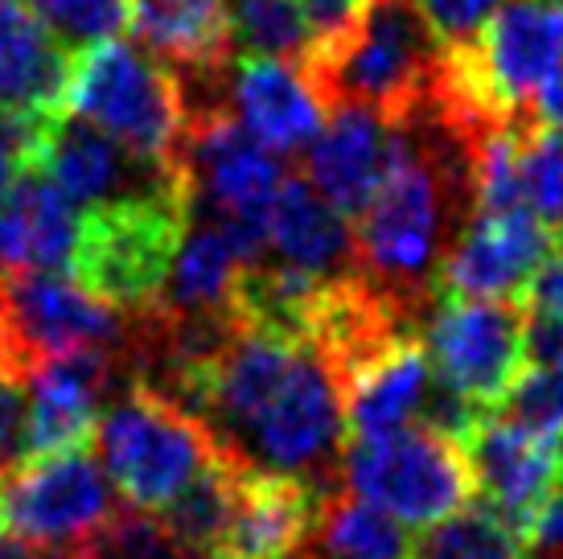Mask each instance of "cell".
<instances>
[{"instance_id":"obj_16","label":"cell","mask_w":563,"mask_h":559,"mask_svg":"<svg viewBox=\"0 0 563 559\" xmlns=\"http://www.w3.org/2000/svg\"><path fill=\"white\" fill-rule=\"evenodd\" d=\"M272 264L292 267L313 280H345L358 276V243L350 231V218L313 189L305 173H288L280 194L267 215V255Z\"/></svg>"},{"instance_id":"obj_13","label":"cell","mask_w":563,"mask_h":559,"mask_svg":"<svg viewBox=\"0 0 563 559\" xmlns=\"http://www.w3.org/2000/svg\"><path fill=\"white\" fill-rule=\"evenodd\" d=\"M555 234L531 210H473L440 267V293L477 300H527Z\"/></svg>"},{"instance_id":"obj_25","label":"cell","mask_w":563,"mask_h":559,"mask_svg":"<svg viewBox=\"0 0 563 559\" xmlns=\"http://www.w3.org/2000/svg\"><path fill=\"white\" fill-rule=\"evenodd\" d=\"M227 21L235 54L300 66L313 50V30L300 0H227Z\"/></svg>"},{"instance_id":"obj_11","label":"cell","mask_w":563,"mask_h":559,"mask_svg":"<svg viewBox=\"0 0 563 559\" xmlns=\"http://www.w3.org/2000/svg\"><path fill=\"white\" fill-rule=\"evenodd\" d=\"M465 457L473 497H482L485 511L498 514L518 539L543 511V502L563 485V440L531 432L498 412H489L470 432Z\"/></svg>"},{"instance_id":"obj_8","label":"cell","mask_w":563,"mask_h":559,"mask_svg":"<svg viewBox=\"0 0 563 559\" xmlns=\"http://www.w3.org/2000/svg\"><path fill=\"white\" fill-rule=\"evenodd\" d=\"M132 317L87 293L66 272H0V354L25 374L58 354L124 350Z\"/></svg>"},{"instance_id":"obj_18","label":"cell","mask_w":563,"mask_h":559,"mask_svg":"<svg viewBox=\"0 0 563 559\" xmlns=\"http://www.w3.org/2000/svg\"><path fill=\"white\" fill-rule=\"evenodd\" d=\"M153 58L169 66L177 83L222 75L239 54L231 46L227 0H132V25Z\"/></svg>"},{"instance_id":"obj_26","label":"cell","mask_w":563,"mask_h":559,"mask_svg":"<svg viewBox=\"0 0 563 559\" xmlns=\"http://www.w3.org/2000/svg\"><path fill=\"white\" fill-rule=\"evenodd\" d=\"M518 186L522 206L563 239V128L543 116H527L518 124Z\"/></svg>"},{"instance_id":"obj_34","label":"cell","mask_w":563,"mask_h":559,"mask_svg":"<svg viewBox=\"0 0 563 559\" xmlns=\"http://www.w3.org/2000/svg\"><path fill=\"white\" fill-rule=\"evenodd\" d=\"M362 4H366V0H300L305 21H309V30H313V50L338 46L345 33L358 25ZM313 50H309V54H313Z\"/></svg>"},{"instance_id":"obj_6","label":"cell","mask_w":563,"mask_h":559,"mask_svg":"<svg viewBox=\"0 0 563 559\" xmlns=\"http://www.w3.org/2000/svg\"><path fill=\"white\" fill-rule=\"evenodd\" d=\"M342 485L404 527H432L473 502L465 445L423 424L378 440H350L342 452Z\"/></svg>"},{"instance_id":"obj_1","label":"cell","mask_w":563,"mask_h":559,"mask_svg":"<svg viewBox=\"0 0 563 559\" xmlns=\"http://www.w3.org/2000/svg\"><path fill=\"white\" fill-rule=\"evenodd\" d=\"M181 407L247 478H280L313 494L342 485L345 387L317 346L239 321L231 342L194 374Z\"/></svg>"},{"instance_id":"obj_12","label":"cell","mask_w":563,"mask_h":559,"mask_svg":"<svg viewBox=\"0 0 563 559\" xmlns=\"http://www.w3.org/2000/svg\"><path fill=\"white\" fill-rule=\"evenodd\" d=\"M128 383L132 374L124 366V350H79L37 362L25 374L30 457L91 445L103 407Z\"/></svg>"},{"instance_id":"obj_22","label":"cell","mask_w":563,"mask_h":559,"mask_svg":"<svg viewBox=\"0 0 563 559\" xmlns=\"http://www.w3.org/2000/svg\"><path fill=\"white\" fill-rule=\"evenodd\" d=\"M243 260L222 234L219 222L189 215L181 248L173 255L169 276L161 284L157 313L165 317H222L235 313V288Z\"/></svg>"},{"instance_id":"obj_23","label":"cell","mask_w":563,"mask_h":559,"mask_svg":"<svg viewBox=\"0 0 563 559\" xmlns=\"http://www.w3.org/2000/svg\"><path fill=\"white\" fill-rule=\"evenodd\" d=\"M305 551L321 559H411V535L387 511L333 485L317 502Z\"/></svg>"},{"instance_id":"obj_28","label":"cell","mask_w":563,"mask_h":559,"mask_svg":"<svg viewBox=\"0 0 563 559\" xmlns=\"http://www.w3.org/2000/svg\"><path fill=\"white\" fill-rule=\"evenodd\" d=\"M25 9L75 58L82 50L115 42L132 25V0H25Z\"/></svg>"},{"instance_id":"obj_33","label":"cell","mask_w":563,"mask_h":559,"mask_svg":"<svg viewBox=\"0 0 563 559\" xmlns=\"http://www.w3.org/2000/svg\"><path fill=\"white\" fill-rule=\"evenodd\" d=\"M30 461V399L25 383L0 379V478Z\"/></svg>"},{"instance_id":"obj_24","label":"cell","mask_w":563,"mask_h":559,"mask_svg":"<svg viewBox=\"0 0 563 559\" xmlns=\"http://www.w3.org/2000/svg\"><path fill=\"white\" fill-rule=\"evenodd\" d=\"M239 478H243L239 469H231L222 457H214L181 494L173 497L169 506L157 511L161 527L169 530L189 559H219L231 514H235Z\"/></svg>"},{"instance_id":"obj_4","label":"cell","mask_w":563,"mask_h":559,"mask_svg":"<svg viewBox=\"0 0 563 559\" xmlns=\"http://www.w3.org/2000/svg\"><path fill=\"white\" fill-rule=\"evenodd\" d=\"M66 116L91 120L136 156L177 165L189 128L186 95L169 66L136 42H103L75 58Z\"/></svg>"},{"instance_id":"obj_17","label":"cell","mask_w":563,"mask_h":559,"mask_svg":"<svg viewBox=\"0 0 563 559\" xmlns=\"http://www.w3.org/2000/svg\"><path fill=\"white\" fill-rule=\"evenodd\" d=\"M79 231V206L42 169H30L0 194V272H66Z\"/></svg>"},{"instance_id":"obj_14","label":"cell","mask_w":563,"mask_h":559,"mask_svg":"<svg viewBox=\"0 0 563 559\" xmlns=\"http://www.w3.org/2000/svg\"><path fill=\"white\" fill-rule=\"evenodd\" d=\"M227 116L276 156L309 149L325 124V108L300 66L239 54L227 70Z\"/></svg>"},{"instance_id":"obj_3","label":"cell","mask_w":563,"mask_h":559,"mask_svg":"<svg viewBox=\"0 0 563 559\" xmlns=\"http://www.w3.org/2000/svg\"><path fill=\"white\" fill-rule=\"evenodd\" d=\"M91 440L120 502L148 514L169 506L219 457L186 407L161 399L141 383H128L111 395Z\"/></svg>"},{"instance_id":"obj_7","label":"cell","mask_w":563,"mask_h":559,"mask_svg":"<svg viewBox=\"0 0 563 559\" xmlns=\"http://www.w3.org/2000/svg\"><path fill=\"white\" fill-rule=\"evenodd\" d=\"M189 222V202H128L82 215L75 280L124 317L157 309Z\"/></svg>"},{"instance_id":"obj_31","label":"cell","mask_w":563,"mask_h":559,"mask_svg":"<svg viewBox=\"0 0 563 559\" xmlns=\"http://www.w3.org/2000/svg\"><path fill=\"white\" fill-rule=\"evenodd\" d=\"M49 120L54 116H42V111L0 108V194L13 182H21L30 169H37Z\"/></svg>"},{"instance_id":"obj_32","label":"cell","mask_w":563,"mask_h":559,"mask_svg":"<svg viewBox=\"0 0 563 559\" xmlns=\"http://www.w3.org/2000/svg\"><path fill=\"white\" fill-rule=\"evenodd\" d=\"M501 4L506 0H416V9L423 13L428 30L437 33L444 50L473 46Z\"/></svg>"},{"instance_id":"obj_19","label":"cell","mask_w":563,"mask_h":559,"mask_svg":"<svg viewBox=\"0 0 563 559\" xmlns=\"http://www.w3.org/2000/svg\"><path fill=\"white\" fill-rule=\"evenodd\" d=\"M432 387V362L423 338H404L375 354L362 371L345 379V424L354 440H378L420 424L423 399Z\"/></svg>"},{"instance_id":"obj_10","label":"cell","mask_w":563,"mask_h":559,"mask_svg":"<svg viewBox=\"0 0 563 559\" xmlns=\"http://www.w3.org/2000/svg\"><path fill=\"white\" fill-rule=\"evenodd\" d=\"M37 169L87 210L128 202H189L186 177L177 165L136 156L115 136L79 116H54L46 124Z\"/></svg>"},{"instance_id":"obj_15","label":"cell","mask_w":563,"mask_h":559,"mask_svg":"<svg viewBox=\"0 0 563 559\" xmlns=\"http://www.w3.org/2000/svg\"><path fill=\"white\" fill-rule=\"evenodd\" d=\"M395 124L371 108H333L305 156V177L342 218L358 222L391 169Z\"/></svg>"},{"instance_id":"obj_5","label":"cell","mask_w":563,"mask_h":559,"mask_svg":"<svg viewBox=\"0 0 563 559\" xmlns=\"http://www.w3.org/2000/svg\"><path fill=\"white\" fill-rule=\"evenodd\" d=\"M124 502L91 449L30 457L0 478V530L46 559H75Z\"/></svg>"},{"instance_id":"obj_9","label":"cell","mask_w":563,"mask_h":559,"mask_svg":"<svg viewBox=\"0 0 563 559\" xmlns=\"http://www.w3.org/2000/svg\"><path fill=\"white\" fill-rule=\"evenodd\" d=\"M527 300L437 296L423 321V350L444 387L494 412L527 371Z\"/></svg>"},{"instance_id":"obj_21","label":"cell","mask_w":563,"mask_h":559,"mask_svg":"<svg viewBox=\"0 0 563 559\" xmlns=\"http://www.w3.org/2000/svg\"><path fill=\"white\" fill-rule=\"evenodd\" d=\"M321 494L280 478H239V497L219 559H288L305 551Z\"/></svg>"},{"instance_id":"obj_38","label":"cell","mask_w":563,"mask_h":559,"mask_svg":"<svg viewBox=\"0 0 563 559\" xmlns=\"http://www.w3.org/2000/svg\"><path fill=\"white\" fill-rule=\"evenodd\" d=\"M288 559H321V556H313V551H297V556H288Z\"/></svg>"},{"instance_id":"obj_35","label":"cell","mask_w":563,"mask_h":559,"mask_svg":"<svg viewBox=\"0 0 563 559\" xmlns=\"http://www.w3.org/2000/svg\"><path fill=\"white\" fill-rule=\"evenodd\" d=\"M527 366H563V313H527Z\"/></svg>"},{"instance_id":"obj_20","label":"cell","mask_w":563,"mask_h":559,"mask_svg":"<svg viewBox=\"0 0 563 559\" xmlns=\"http://www.w3.org/2000/svg\"><path fill=\"white\" fill-rule=\"evenodd\" d=\"M75 54L25 9V0H0V108L66 116V87Z\"/></svg>"},{"instance_id":"obj_27","label":"cell","mask_w":563,"mask_h":559,"mask_svg":"<svg viewBox=\"0 0 563 559\" xmlns=\"http://www.w3.org/2000/svg\"><path fill=\"white\" fill-rule=\"evenodd\" d=\"M522 539L501 523L494 511L465 506V511L440 518L423 530L420 539H411V559H518Z\"/></svg>"},{"instance_id":"obj_30","label":"cell","mask_w":563,"mask_h":559,"mask_svg":"<svg viewBox=\"0 0 563 559\" xmlns=\"http://www.w3.org/2000/svg\"><path fill=\"white\" fill-rule=\"evenodd\" d=\"M494 412L531 432L563 440V366H527Z\"/></svg>"},{"instance_id":"obj_29","label":"cell","mask_w":563,"mask_h":559,"mask_svg":"<svg viewBox=\"0 0 563 559\" xmlns=\"http://www.w3.org/2000/svg\"><path fill=\"white\" fill-rule=\"evenodd\" d=\"M75 559H189L157 514L120 506L108 527H99Z\"/></svg>"},{"instance_id":"obj_37","label":"cell","mask_w":563,"mask_h":559,"mask_svg":"<svg viewBox=\"0 0 563 559\" xmlns=\"http://www.w3.org/2000/svg\"><path fill=\"white\" fill-rule=\"evenodd\" d=\"M0 559H46V556H37V551H30L25 544H16V539H9L0 530Z\"/></svg>"},{"instance_id":"obj_36","label":"cell","mask_w":563,"mask_h":559,"mask_svg":"<svg viewBox=\"0 0 563 559\" xmlns=\"http://www.w3.org/2000/svg\"><path fill=\"white\" fill-rule=\"evenodd\" d=\"M531 309H555L563 313V239L551 243L548 260L539 267V276L531 280V293H527Z\"/></svg>"},{"instance_id":"obj_2","label":"cell","mask_w":563,"mask_h":559,"mask_svg":"<svg viewBox=\"0 0 563 559\" xmlns=\"http://www.w3.org/2000/svg\"><path fill=\"white\" fill-rule=\"evenodd\" d=\"M440 70L444 46L416 0H366L358 25L338 46L313 50L300 63L325 116L333 108H371L387 124H404L437 95Z\"/></svg>"}]
</instances>
